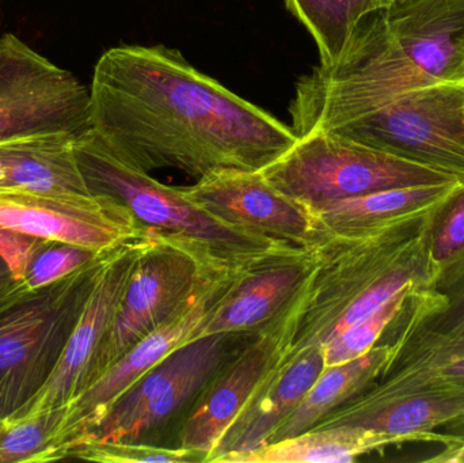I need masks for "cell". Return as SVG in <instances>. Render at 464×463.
Instances as JSON below:
<instances>
[{"mask_svg":"<svg viewBox=\"0 0 464 463\" xmlns=\"http://www.w3.org/2000/svg\"><path fill=\"white\" fill-rule=\"evenodd\" d=\"M100 256L102 255L75 245L45 241L30 260L24 283L30 290H40L59 282Z\"/></svg>","mask_w":464,"mask_h":463,"instance_id":"cell-30","label":"cell"},{"mask_svg":"<svg viewBox=\"0 0 464 463\" xmlns=\"http://www.w3.org/2000/svg\"><path fill=\"white\" fill-rule=\"evenodd\" d=\"M261 173L278 192L311 211L379 190L459 181L330 130L300 136L289 151Z\"/></svg>","mask_w":464,"mask_h":463,"instance_id":"cell-5","label":"cell"},{"mask_svg":"<svg viewBox=\"0 0 464 463\" xmlns=\"http://www.w3.org/2000/svg\"><path fill=\"white\" fill-rule=\"evenodd\" d=\"M79 169L92 193L124 204L141 228L198 258L211 275L239 274L296 245L222 222L201 208L184 188L169 187L120 159L94 130L73 140Z\"/></svg>","mask_w":464,"mask_h":463,"instance_id":"cell-3","label":"cell"},{"mask_svg":"<svg viewBox=\"0 0 464 463\" xmlns=\"http://www.w3.org/2000/svg\"><path fill=\"white\" fill-rule=\"evenodd\" d=\"M329 130L464 182V81L424 84Z\"/></svg>","mask_w":464,"mask_h":463,"instance_id":"cell-6","label":"cell"},{"mask_svg":"<svg viewBox=\"0 0 464 463\" xmlns=\"http://www.w3.org/2000/svg\"><path fill=\"white\" fill-rule=\"evenodd\" d=\"M208 276L219 275L206 272L187 250L155 238L139 260L120 302L98 359L95 381L136 342L169 320Z\"/></svg>","mask_w":464,"mask_h":463,"instance_id":"cell-11","label":"cell"},{"mask_svg":"<svg viewBox=\"0 0 464 463\" xmlns=\"http://www.w3.org/2000/svg\"><path fill=\"white\" fill-rule=\"evenodd\" d=\"M379 383L389 388L444 383L464 391V339L398 356Z\"/></svg>","mask_w":464,"mask_h":463,"instance_id":"cell-27","label":"cell"},{"mask_svg":"<svg viewBox=\"0 0 464 463\" xmlns=\"http://www.w3.org/2000/svg\"><path fill=\"white\" fill-rule=\"evenodd\" d=\"M109 253L40 290L22 280L0 302V421L14 418L51 377Z\"/></svg>","mask_w":464,"mask_h":463,"instance_id":"cell-4","label":"cell"},{"mask_svg":"<svg viewBox=\"0 0 464 463\" xmlns=\"http://www.w3.org/2000/svg\"><path fill=\"white\" fill-rule=\"evenodd\" d=\"M239 274L206 277L169 320L130 347L100 380L70 402L67 432L71 446L136 381L173 351L200 336L220 298Z\"/></svg>","mask_w":464,"mask_h":463,"instance_id":"cell-12","label":"cell"},{"mask_svg":"<svg viewBox=\"0 0 464 463\" xmlns=\"http://www.w3.org/2000/svg\"><path fill=\"white\" fill-rule=\"evenodd\" d=\"M464 421V391L444 383L389 388L373 383L314 429L349 426L372 429L405 443H439L443 446L449 434L440 427H455Z\"/></svg>","mask_w":464,"mask_h":463,"instance_id":"cell-14","label":"cell"},{"mask_svg":"<svg viewBox=\"0 0 464 463\" xmlns=\"http://www.w3.org/2000/svg\"><path fill=\"white\" fill-rule=\"evenodd\" d=\"M382 14L395 43L428 78L464 81V0H394Z\"/></svg>","mask_w":464,"mask_h":463,"instance_id":"cell-18","label":"cell"},{"mask_svg":"<svg viewBox=\"0 0 464 463\" xmlns=\"http://www.w3.org/2000/svg\"><path fill=\"white\" fill-rule=\"evenodd\" d=\"M44 242V239L22 236L0 227V257L10 266L14 279L18 282L24 279L30 260Z\"/></svg>","mask_w":464,"mask_h":463,"instance_id":"cell-31","label":"cell"},{"mask_svg":"<svg viewBox=\"0 0 464 463\" xmlns=\"http://www.w3.org/2000/svg\"><path fill=\"white\" fill-rule=\"evenodd\" d=\"M455 432H450L449 439L443 445V450L438 456L425 459L435 463H464V421L452 427Z\"/></svg>","mask_w":464,"mask_h":463,"instance_id":"cell-32","label":"cell"},{"mask_svg":"<svg viewBox=\"0 0 464 463\" xmlns=\"http://www.w3.org/2000/svg\"><path fill=\"white\" fill-rule=\"evenodd\" d=\"M318 45L321 65L337 62L357 24L387 7L386 0H285Z\"/></svg>","mask_w":464,"mask_h":463,"instance_id":"cell-25","label":"cell"},{"mask_svg":"<svg viewBox=\"0 0 464 463\" xmlns=\"http://www.w3.org/2000/svg\"><path fill=\"white\" fill-rule=\"evenodd\" d=\"M184 190L212 217L234 227L300 247L324 239L315 214L278 192L261 171H217Z\"/></svg>","mask_w":464,"mask_h":463,"instance_id":"cell-13","label":"cell"},{"mask_svg":"<svg viewBox=\"0 0 464 463\" xmlns=\"http://www.w3.org/2000/svg\"><path fill=\"white\" fill-rule=\"evenodd\" d=\"M313 265V247H294L240 272L198 337L261 331L291 301Z\"/></svg>","mask_w":464,"mask_h":463,"instance_id":"cell-16","label":"cell"},{"mask_svg":"<svg viewBox=\"0 0 464 463\" xmlns=\"http://www.w3.org/2000/svg\"><path fill=\"white\" fill-rule=\"evenodd\" d=\"M92 95L14 34L0 38V144L92 130Z\"/></svg>","mask_w":464,"mask_h":463,"instance_id":"cell-8","label":"cell"},{"mask_svg":"<svg viewBox=\"0 0 464 463\" xmlns=\"http://www.w3.org/2000/svg\"><path fill=\"white\" fill-rule=\"evenodd\" d=\"M459 182L379 190L333 201L313 212L324 236H367L430 214Z\"/></svg>","mask_w":464,"mask_h":463,"instance_id":"cell-19","label":"cell"},{"mask_svg":"<svg viewBox=\"0 0 464 463\" xmlns=\"http://www.w3.org/2000/svg\"><path fill=\"white\" fill-rule=\"evenodd\" d=\"M68 458L102 463H207V454L200 451L160 448L138 440L82 443L70 451Z\"/></svg>","mask_w":464,"mask_h":463,"instance_id":"cell-29","label":"cell"},{"mask_svg":"<svg viewBox=\"0 0 464 463\" xmlns=\"http://www.w3.org/2000/svg\"><path fill=\"white\" fill-rule=\"evenodd\" d=\"M422 291L405 290L392 296L364 320L349 326L324 347V367L346 363L360 358L381 342L387 329L397 323L409 304Z\"/></svg>","mask_w":464,"mask_h":463,"instance_id":"cell-28","label":"cell"},{"mask_svg":"<svg viewBox=\"0 0 464 463\" xmlns=\"http://www.w3.org/2000/svg\"><path fill=\"white\" fill-rule=\"evenodd\" d=\"M3 421H0V426H2Z\"/></svg>","mask_w":464,"mask_h":463,"instance_id":"cell-36","label":"cell"},{"mask_svg":"<svg viewBox=\"0 0 464 463\" xmlns=\"http://www.w3.org/2000/svg\"><path fill=\"white\" fill-rule=\"evenodd\" d=\"M401 320L402 328L392 342L395 358L464 339V269L433 290L417 294Z\"/></svg>","mask_w":464,"mask_h":463,"instance_id":"cell-23","label":"cell"},{"mask_svg":"<svg viewBox=\"0 0 464 463\" xmlns=\"http://www.w3.org/2000/svg\"><path fill=\"white\" fill-rule=\"evenodd\" d=\"M0 227L44 241L75 245L97 255L149 234L111 196L54 198L3 185Z\"/></svg>","mask_w":464,"mask_h":463,"instance_id":"cell-10","label":"cell"},{"mask_svg":"<svg viewBox=\"0 0 464 463\" xmlns=\"http://www.w3.org/2000/svg\"><path fill=\"white\" fill-rule=\"evenodd\" d=\"M430 214L367 236H324L311 246L310 275L264 326L277 334L278 361L324 347L401 291L430 290L425 250Z\"/></svg>","mask_w":464,"mask_h":463,"instance_id":"cell-2","label":"cell"},{"mask_svg":"<svg viewBox=\"0 0 464 463\" xmlns=\"http://www.w3.org/2000/svg\"><path fill=\"white\" fill-rule=\"evenodd\" d=\"M278 337L264 328L237 348L193 400L179 437V448L200 451L207 459L217 449L256 386L277 362Z\"/></svg>","mask_w":464,"mask_h":463,"instance_id":"cell-15","label":"cell"},{"mask_svg":"<svg viewBox=\"0 0 464 463\" xmlns=\"http://www.w3.org/2000/svg\"><path fill=\"white\" fill-rule=\"evenodd\" d=\"M386 2H387V5H389L390 3L394 2V0H386Z\"/></svg>","mask_w":464,"mask_h":463,"instance_id":"cell-35","label":"cell"},{"mask_svg":"<svg viewBox=\"0 0 464 463\" xmlns=\"http://www.w3.org/2000/svg\"><path fill=\"white\" fill-rule=\"evenodd\" d=\"M237 336L208 334L173 351L117 397L71 450L86 442L138 440L168 423L196 399L237 350L234 345Z\"/></svg>","mask_w":464,"mask_h":463,"instance_id":"cell-7","label":"cell"},{"mask_svg":"<svg viewBox=\"0 0 464 463\" xmlns=\"http://www.w3.org/2000/svg\"><path fill=\"white\" fill-rule=\"evenodd\" d=\"M324 369V348L314 347L276 362L223 435L207 463H232L266 445Z\"/></svg>","mask_w":464,"mask_h":463,"instance_id":"cell-17","label":"cell"},{"mask_svg":"<svg viewBox=\"0 0 464 463\" xmlns=\"http://www.w3.org/2000/svg\"><path fill=\"white\" fill-rule=\"evenodd\" d=\"M406 445L400 438L362 427L311 429L296 437L267 443L232 463H343L371 451Z\"/></svg>","mask_w":464,"mask_h":463,"instance_id":"cell-22","label":"cell"},{"mask_svg":"<svg viewBox=\"0 0 464 463\" xmlns=\"http://www.w3.org/2000/svg\"><path fill=\"white\" fill-rule=\"evenodd\" d=\"M90 95L92 130L147 173L179 169L198 181L217 171H261L299 139L165 45L109 49Z\"/></svg>","mask_w":464,"mask_h":463,"instance_id":"cell-1","label":"cell"},{"mask_svg":"<svg viewBox=\"0 0 464 463\" xmlns=\"http://www.w3.org/2000/svg\"><path fill=\"white\" fill-rule=\"evenodd\" d=\"M3 179V171H2V169H0V181H2Z\"/></svg>","mask_w":464,"mask_h":463,"instance_id":"cell-34","label":"cell"},{"mask_svg":"<svg viewBox=\"0 0 464 463\" xmlns=\"http://www.w3.org/2000/svg\"><path fill=\"white\" fill-rule=\"evenodd\" d=\"M430 290L464 269V182L430 212L425 227Z\"/></svg>","mask_w":464,"mask_h":463,"instance_id":"cell-26","label":"cell"},{"mask_svg":"<svg viewBox=\"0 0 464 463\" xmlns=\"http://www.w3.org/2000/svg\"><path fill=\"white\" fill-rule=\"evenodd\" d=\"M154 239V236L146 234L120 245L106 256L53 372L10 420L67 405L95 382L98 359L120 302L139 260Z\"/></svg>","mask_w":464,"mask_h":463,"instance_id":"cell-9","label":"cell"},{"mask_svg":"<svg viewBox=\"0 0 464 463\" xmlns=\"http://www.w3.org/2000/svg\"><path fill=\"white\" fill-rule=\"evenodd\" d=\"M75 139L49 135L0 144V185L54 198L92 195L76 160Z\"/></svg>","mask_w":464,"mask_h":463,"instance_id":"cell-20","label":"cell"},{"mask_svg":"<svg viewBox=\"0 0 464 463\" xmlns=\"http://www.w3.org/2000/svg\"><path fill=\"white\" fill-rule=\"evenodd\" d=\"M394 356L392 342H379L360 358L324 367L310 391L294 412L276 429L267 443L288 439L314 429L341 405L372 386L389 369Z\"/></svg>","mask_w":464,"mask_h":463,"instance_id":"cell-21","label":"cell"},{"mask_svg":"<svg viewBox=\"0 0 464 463\" xmlns=\"http://www.w3.org/2000/svg\"><path fill=\"white\" fill-rule=\"evenodd\" d=\"M70 402L34 415L3 421L0 426V463L52 462L67 459Z\"/></svg>","mask_w":464,"mask_h":463,"instance_id":"cell-24","label":"cell"},{"mask_svg":"<svg viewBox=\"0 0 464 463\" xmlns=\"http://www.w3.org/2000/svg\"><path fill=\"white\" fill-rule=\"evenodd\" d=\"M22 280H15L10 266L0 257V302L11 295L21 285Z\"/></svg>","mask_w":464,"mask_h":463,"instance_id":"cell-33","label":"cell"}]
</instances>
